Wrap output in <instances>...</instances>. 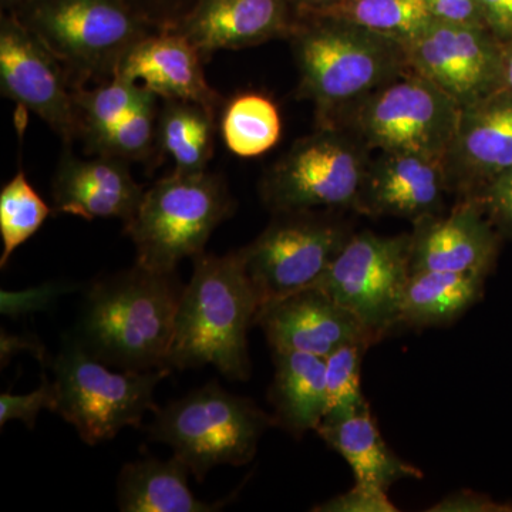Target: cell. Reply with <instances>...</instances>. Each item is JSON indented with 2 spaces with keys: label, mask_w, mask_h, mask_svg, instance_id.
I'll use <instances>...</instances> for the list:
<instances>
[{
  "label": "cell",
  "mask_w": 512,
  "mask_h": 512,
  "mask_svg": "<svg viewBox=\"0 0 512 512\" xmlns=\"http://www.w3.org/2000/svg\"><path fill=\"white\" fill-rule=\"evenodd\" d=\"M184 288L175 272L137 264L100 279L87 292L76 339L106 365L168 369Z\"/></svg>",
  "instance_id": "obj_1"
},
{
  "label": "cell",
  "mask_w": 512,
  "mask_h": 512,
  "mask_svg": "<svg viewBox=\"0 0 512 512\" xmlns=\"http://www.w3.org/2000/svg\"><path fill=\"white\" fill-rule=\"evenodd\" d=\"M261 302L241 251L194 258V274L178 306L168 369L214 366L232 380L249 379L248 330Z\"/></svg>",
  "instance_id": "obj_2"
},
{
  "label": "cell",
  "mask_w": 512,
  "mask_h": 512,
  "mask_svg": "<svg viewBox=\"0 0 512 512\" xmlns=\"http://www.w3.org/2000/svg\"><path fill=\"white\" fill-rule=\"evenodd\" d=\"M289 37L299 69L298 96L315 104L322 127L410 69L403 43L343 19L298 16Z\"/></svg>",
  "instance_id": "obj_3"
},
{
  "label": "cell",
  "mask_w": 512,
  "mask_h": 512,
  "mask_svg": "<svg viewBox=\"0 0 512 512\" xmlns=\"http://www.w3.org/2000/svg\"><path fill=\"white\" fill-rule=\"evenodd\" d=\"M13 15L55 55L73 89L111 79L131 47L160 32L128 0H29Z\"/></svg>",
  "instance_id": "obj_4"
},
{
  "label": "cell",
  "mask_w": 512,
  "mask_h": 512,
  "mask_svg": "<svg viewBox=\"0 0 512 512\" xmlns=\"http://www.w3.org/2000/svg\"><path fill=\"white\" fill-rule=\"evenodd\" d=\"M234 212V200L220 175L174 171L144 191L124 234L136 245V264L175 272L185 258L204 252L208 239Z\"/></svg>",
  "instance_id": "obj_5"
},
{
  "label": "cell",
  "mask_w": 512,
  "mask_h": 512,
  "mask_svg": "<svg viewBox=\"0 0 512 512\" xmlns=\"http://www.w3.org/2000/svg\"><path fill=\"white\" fill-rule=\"evenodd\" d=\"M272 426L275 417L252 400L211 382L158 409L148 433L173 448L174 456L202 481L212 468L248 464Z\"/></svg>",
  "instance_id": "obj_6"
},
{
  "label": "cell",
  "mask_w": 512,
  "mask_h": 512,
  "mask_svg": "<svg viewBox=\"0 0 512 512\" xmlns=\"http://www.w3.org/2000/svg\"><path fill=\"white\" fill-rule=\"evenodd\" d=\"M57 409L89 446L114 439L126 427H140L156 413L154 390L170 369L111 372L74 338L53 363Z\"/></svg>",
  "instance_id": "obj_7"
},
{
  "label": "cell",
  "mask_w": 512,
  "mask_h": 512,
  "mask_svg": "<svg viewBox=\"0 0 512 512\" xmlns=\"http://www.w3.org/2000/svg\"><path fill=\"white\" fill-rule=\"evenodd\" d=\"M367 147L338 127L302 138L272 165L259 195L272 214L296 211H356L369 167Z\"/></svg>",
  "instance_id": "obj_8"
},
{
  "label": "cell",
  "mask_w": 512,
  "mask_h": 512,
  "mask_svg": "<svg viewBox=\"0 0 512 512\" xmlns=\"http://www.w3.org/2000/svg\"><path fill=\"white\" fill-rule=\"evenodd\" d=\"M348 110L340 117H350L353 136L367 148L441 158L453 144L461 116L456 101L413 69Z\"/></svg>",
  "instance_id": "obj_9"
},
{
  "label": "cell",
  "mask_w": 512,
  "mask_h": 512,
  "mask_svg": "<svg viewBox=\"0 0 512 512\" xmlns=\"http://www.w3.org/2000/svg\"><path fill=\"white\" fill-rule=\"evenodd\" d=\"M353 234L329 211L274 214L265 231L239 249L261 305L318 284Z\"/></svg>",
  "instance_id": "obj_10"
},
{
  "label": "cell",
  "mask_w": 512,
  "mask_h": 512,
  "mask_svg": "<svg viewBox=\"0 0 512 512\" xmlns=\"http://www.w3.org/2000/svg\"><path fill=\"white\" fill-rule=\"evenodd\" d=\"M410 234L382 237L355 232L318 284L380 342L400 325L410 276Z\"/></svg>",
  "instance_id": "obj_11"
},
{
  "label": "cell",
  "mask_w": 512,
  "mask_h": 512,
  "mask_svg": "<svg viewBox=\"0 0 512 512\" xmlns=\"http://www.w3.org/2000/svg\"><path fill=\"white\" fill-rule=\"evenodd\" d=\"M404 49L410 69L439 86L461 110L504 90V43L484 26L433 20Z\"/></svg>",
  "instance_id": "obj_12"
},
{
  "label": "cell",
  "mask_w": 512,
  "mask_h": 512,
  "mask_svg": "<svg viewBox=\"0 0 512 512\" xmlns=\"http://www.w3.org/2000/svg\"><path fill=\"white\" fill-rule=\"evenodd\" d=\"M69 76L55 55L13 13L0 19V90L35 113L72 143L82 136V120L69 92Z\"/></svg>",
  "instance_id": "obj_13"
},
{
  "label": "cell",
  "mask_w": 512,
  "mask_h": 512,
  "mask_svg": "<svg viewBox=\"0 0 512 512\" xmlns=\"http://www.w3.org/2000/svg\"><path fill=\"white\" fill-rule=\"evenodd\" d=\"M255 325L264 329L272 350L328 357L346 345L372 348L376 340L348 309L311 286L259 308Z\"/></svg>",
  "instance_id": "obj_14"
},
{
  "label": "cell",
  "mask_w": 512,
  "mask_h": 512,
  "mask_svg": "<svg viewBox=\"0 0 512 512\" xmlns=\"http://www.w3.org/2000/svg\"><path fill=\"white\" fill-rule=\"evenodd\" d=\"M501 234L476 198L458 200L448 214L414 222L410 275L417 272H473L487 276L500 249Z\"/></svg>",
  "instance_id": "obj_15"
},
{
  "label": "cell",
  "mask_w": 512,
  "mask_h": 512,
  "mask_svg": "<svg viewBox=\"0 0 512 512\" xmlns=\"http://www.w3.org/2000/svg\"><path fill=\"white\" fill-rule=\"evenodd\" d=\"M448 187L458 200L476 198L512 165V94L461 110L456 137L444 157Z\"/></svg>",
  "instance_id": "obj_16"
},
{
  "label": "cell",
  "mask_w": 512,
  "mask_h": 512,
  "mask_svg": "<svg viewBox=\"0 0 512 512\" xmlns=\"http://www.w3.org/2000/svg\"><path fill=\"white\" fill-rule=\"evenodd\" d=\"M451 194L444 158L406 151H382L367 167L356 211L370 217L414 222L443 212Z\"/></svg>",
  "instance_id": "obj_17"
},
{
  "label": "cell",
  "mask_w": 512,
  "mask_h": 512,
  "mask_svg": "<svg viewBox=\"0 0 512 512\" xmlns=\"http://www.w3.org/2000/svg\"><path fill=\"white\" fill-rule=\"evenodd\" d=\"M298 22L291 0H198L174 32L208 60L220 50H239L289 37Z\"/></svg>",
  "instance_id": "obj_18"
},
{
  "label": "cell",
  "mask_w": 512,
  "mask_h": 512,
  "mask_svg": "<svg viewBox=\"0 0 512 512\" xmlns=\"http://www.w3.org/2000/svg\"><path fill=\"white\" fill-rule=\"evenodd\" d=\"M143 195L126 161L107 156L83 160L69 150L60 158L52 183L55 210L89 221L120 218L126 224Z\"/></svg>",
  "instance_id": "obj_19"
},
{
  "label": "cell",
  "mask_w": 512,
  "mask_h": 512,
  "mask_svg": "<svg viewBox=\"0 0 512 512\" xmlns=\"http://www.w3.org/2000/svg\"><path fill=\"white\" fill-rule=\"evenodd\" d=\"M202 63L198 50L183 35L160 30L131 47L114 74L164 100L192 101L217 111L222 100L205 79Z\"/></svg>",
  "instance_id": "obj_20"
},
{
  "label": "cell",
  "mask_w": 512,
  "mask_h": 512,
  "mask_svg": "<svg viewBox=\"0 0 512 512\" xmlns=\"http://www.w3.org/2000/svg\"><path fill=\"white\" fill-rule=\"evenodd\" d=\"M316 431L348 461L356 484L387 491L399 481L423 478L419 468L406 463L387 446L370 407L343 419L323 420Z\"/></svg>",
  "instance_id": "obj_21"
},
{
  "label": "cell",
  "mask_w": 512,
  "mask_h": 512,
  "mask_svg": "<svg viewBox=\"0 0 512 512\" xmlns=\"http://www.w3.org/2000/svg\"><path fill=\"white\" fill-rule=\"evenodd\" d=\"M274 359L275 377L269 397L276 424L296 437L318 429L328 407L325 357L274 350Z\"/></svg>",
  "instance_id": "obj_22"
},
{
  "label": "cell",
  "mask_w": 512,
  "mask_h": 512,
  "mask_svg": "<svg viewBox=\"0 0 512 512\" xmlns=\"http://www.w3.org/2000/svg\"><path fill=\"white\" fill-rule=\"evenodd\" d=\"M190 470L177 456L128 463L117 483V505L123 512H212L224 503L198 500L188 485Z\"/></svg>",
  "instance_id": "obj_23"
},
{
  "label": "cell",
  "mask_w": 512,
  "mask_h": 512,
  "mask_svg": "<svg viewBox=\"0 0 512 512\" xmlns=\"http://www.w3.org/2000/svg\"><path fill=\"white\" fill-rule=\"evenodd\" d=\"M487 276L473 272H417L404 288L400 325L430 328L453 323L481 298Z\"/></svg>",
  "instance_id": "obj_24"
},
{
  "label": "cell",
  "mask_w": 512,
  "mask_h": 512,
  "mask_svg": "<svg viewBox=\"0 0 512 512\" xmlns=\"http://www.w3.org/2000/svg\"><path fill=\"white\" fill-rule=\"evenodd\" d=\"M217 111L184 100H164L158 113L157 144L173 158L175 171L201 173L207 170L212 153Z\"/></svg>",
  "instance_id": "obj_25"
},
{
  "label": "cell",
  "mask_w": 512,
  "mask_h": 512,
  "mask_svg": "<svg viewBox=\"0 0 512 512\" xmlns=\"http://www.w3.org/2000/svg\"><path fill=\"white\" fill-rule=\"evenodd\" d=\"M220 128L222 140L232 154L258 157L281 140V113L268 96L242 93L222 107Z\"/></svg>",
  "instance_id": "obj_26"
},
{
  "label": "cell",
  "mask_w": 512,
  "mask_h": 512,
  "mask_svg": "<svg viewBox=\"0 0 512 512\" xmlns=\"http://www.w3.org/2000/svg\"><path fill=\"white\" fill-rule=\"evenodd\" d=\"M316 15L355 23L403 45L419 36L434 20L424 0H342Z\"/></svg>",
  "instance_id": "obj_27"
},
{
  "label": "cell",
  "mask_w": 512,
  "mask_h": 512,
  "mask_svg": "<svg viewBox=\"0 0 512 512\" xmlns=\"http://www.w3.org/2000/svg\"><path fill=\"white\" fill-rule=\"evenodd\" d=\"M156 97L157 94L146 87L130 82L119 74H114L109 82L100 84L96 89L77 87L74 89V100L82 120V136H94L113 127L131 111L140 109Z\"/></svg>",
  "instance_id": "obj_28"
},
{
  "label": "cell",
  "mask_w": 512,
  "mask_h": 512,
  "mask_svg": "<svg viewBox=\"0 0 512 512\" xmlns=\"http://www.w3.org/2000/svg\"><path fill=\"white\" fill-rule=\"evenodd\" d=\"M50 212L49 205L37 194L22 170L3 185L0 191V237L3 242L0 268L5 269L13 252L42 228Z\"/></svg>",
  "instance_id": "obj_29"
},
{
  "label": "cell",
  "mask_w": 512,
  "mask_h": 512,
  "mask_svg": "<svg viewBox=\"0 0 512 512\" xmlns=\"http://www.w3.org/2000/svg\"><path fill=\"white\" fill-rule=\"evenodd\" d=\"M156 99L131 111L113 127L87 137L90 148L99 156L120 160H143L157 143L158 110Z\"/></svg>",
  "instance_id": "obj_30"
},
{
  "label": "cell",
  "mask_w": 512,
  "mask_h": 512,
  "mask_svg": "<svg viewBox=\"0 0 512 512\" xmlns=\"http://www.w3.org/2000/svg\"><path fill=\"white\" fill-rule=\"evenodd\" d=\"M367 349L365 345H346L326 357L328 407L323 420L343 419L370 407L360 383V367Z\"/></svg>",
  "instance_id": "obj_31"
},
{
  "label": "cell",
  "mask_w": 512,
  "mask_h": 512,
  "mask_svg": "<svg viewBox=\"0 0 512 512\" xmlns=\"http://www.w3.org/2000/svg\"><path fill=\"white\" fill-rule=\"evenodd\" d=\"M57 409V390L55 382L43 377L42 386L29 394H0V426L10 420H22L29 429H33L37 416L42 410Z\"/></svg>",
  "instance_id": "obj_32"
},
{
  "label": "cell",
  "mask_w": 512,
  "mask_h": 512,
  "mask_svg": "<svg viewBox=\"0 0 512 512\" xmlns=\"http://www.w3.org/2000/svg\"><path fill=\"white\" fill-rule=\"evenodd\" d=\"M476 200L481 202L497 231L512 237V165L491 181Z\"/></svg>",
  "instance_id": "obj_33"
},
{
  "label": "cell",
  "mask_w": 512,
  "mask_h": 512,
  "mask_svg": "<svg viewBox=\"0 0 512 512\" xmlns=\"http://www.w3.org/2000/svg\"><path fill=\"white\" fill-rule=\"evenodd\" d=\"M316 512H396V505L380 488L355 484L348 493L336 495L312 508Z\"/></svg>",
  "instance_id": "obj_34"
},
{
  "label": "cell",
  "mask_w": 512,
  "mask_h": 512,
  "mask_svg": "<svg viewBox=\"0 0 512 512\" xmlns=\"http://www.w3.org/2000/svg\"><path fill=\"white\" fill-rule=\"evenodd\" d=\"M138 15L160 30H171L183 22L198 0H128Z\"/></svg>",
  "instance_id": "obj_35"
},
{
  "label": "cell",
  "mask_w": 512,
  "mask_h": 512,
  "mask_svg": "<svg viewBox=\"0 0 512 512\" xmlns=\"http://www.w3.org/2000/svg\"><path fill=\"white\" fill-rule=\"evenodd\" d=\"M64 289L63 285L46 284L23 292L2 291V313L18 318L30 312L43 311L56 301Z\"/></svg>",
  "instance_id": "obj_36"
},
{
  "label": "cell",
  "mask_w": 512,
  "mask_h": 512,
  "mask_svg": "<svg viewBox=\"0 0 512 512\" xmlns=\"http://www.w3.org/2000/svg\"><path fill=\"white\" fill-rule=\"evenodd\" d=\"M424 3L439 22L487 28L478 0H424Z\"/></svg>",
  "instance_id": "obj_37"
},
{
  "label": "cell",
  "mask_w": 512,
  "mask_h": 512,
  "mask_svg": "<svg viewBox=\"0 0 512 512\" xmlns=\"http://www.w3.org/2000/svg\"><path fill=\"white\" fill-rule=\"evenodd\" d=\"M430 512H510V504L498 503L488 495L461 490L444 497Z\"/></svg>",
  "instance_id": "obj_38"
},
{
  "label": "cell",
  "mask_w": 512,
  "mask_h": 512,
  "mask_svg": "<svg viewBox=\"0 0 512 512\" xmlns=\"http://www.w3.org/2000/svg\"><path fill=\"white\" fill-rule=\"evenodd\" d=\"M487 28L501 42L512 39V0H478Z\"/></svg>",
  "instance_id": "obj_39"
},
{
  "label": "cell",
  "mask_w": 512,
  "mask_h": 512,
  "mask_svg": "<svg viewBox=\"0 0 512 512\" xmlns=\"http://www.w3.org/2000/svg\"><path fill=\"white\" fill-rule=\"evenodd\" d=\"M2 362L5 363L15 353L28 352L33 353L39 360L45 359V348L40 345L35 338H25V336L10 335V333L2 332Z\"/></svg>",
  "instance_id": "obj_40"
},
{
  "label": "cell",
  "mask_w": 512,
  "mask_h": 512,
  "mask_svg": "<svg viewBox=\"0 0 512 512\" xmlns=\"http://www.w3.org/2000/svg\"><path fill=\"white\" fill-rule=\"evenodd\" d=\"M342 0H291L298 16L316 15V13L325 12L333 6L338 5Z\"/></svg>",
  "instance_id": "obj_41"
},
{
  "label": "cell",
  "mask_w": 512,
  "mask_h": 512,
  "mask_svg": "<svg viewBox=\"0 0 512 512\" xmlns=\"http://www.w3.org/2000/svg\"><path fill=\"white\" fill-rule=\"evenodd\" d=\"M504 90L512 94V39L504 43Z\"/></svg>",
  "instance_id": "obj_42"
},
{
  "label": "cell",
  "mask_w": 512,
  "mask_h": 512,
  "mask_svg": "<svg viewBox=\"0 0 512 512\" xmlns=\"http://www.w3.org/2000/svg\"><path fill=\"white\" fill-rule=\"evenodd\" d=\"M28 2L29 0H0L2 13H16L23 5H25V3Z\"/></svg>",
  "instance_id": "obj_43"
}]
</instances>
